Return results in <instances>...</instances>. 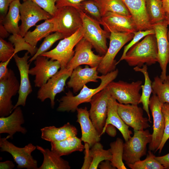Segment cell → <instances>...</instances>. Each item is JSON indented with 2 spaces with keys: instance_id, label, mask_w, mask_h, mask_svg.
I'll return each instance as SVG.
<instances>
[{
  "instance_id": "cell-19",
  "label": "cell",
  "mask_w": 169,
  "mask_h": 169,
  "mask_svg": "<svg viewBox=\"0 0 169 169\" xmlns=\"http://www.w3.org/2000/svg\"><path fill=\"white\" fill-rule=\"evenodd\" d=\"M117 111L125 124L134 130H144L150 126L148 118L144 117L143 110L138 105L118 103Z\"/></svg>"
},
{
  "instance_id": "cell-10",
  "label": "cell",
  "mask_w": 169,
  "mask_h": 169,
  "mask_svg": "<svg viewBox=\"0 0 169 169\" xmlns=\"http://www.w3.org/2000/svg\"><path fill=\"white\" fill-rule=\"evenodd\" d=\"M73 70L66 67L60 69L40 87L38 91L37 97L41 101L47 99L50 100L52 109L54 108L56 95L64 90L67 80L70 77Z\"/></svg>"
},
{
  "instance_id": "cell-48",
  "label": "cell",
  "mask_w": 169,
  "mask_h": 169,
  "mask_svg": "<svg viewBox=\"0 0 169 169\" xmlns=\"http://www.w3.org/2000/svg\"><path fill=\"white\" fill-rule=\"evenodd\" d=\"M12 59L0 63V79H3L8 75L9 69L7 66Z\"/></svg>"
},
{
  "instance_id": "cell-26",
  "label": "cell",
  "mask_w": 169,
  "mask_h": 169,
  "mask_svg": "<svg viewBox=\"0 0 169 169\" xmlns=\"http://www.w3.org/2000/svg\"><path fill=\"white\" fill-rule=\"evenodd\" d=\"M40 131L41 138L50 142L77 136L78 133L76 128L69 122L59 127L54 126L45 127Z\"/></svg>"
},
{
  "instance_id": "cell-51",
  "label": "cell",
  "mask_w": 169,
  "mask_h": 169,
  "mask_svg": "<svg viewBox=\"0 0 169 169\" xmlns=\"http://www.w3.org/2000/svg\"><path fill=\"white\" fill-rule=\"evenodd\" d=\"M15 166V164L11 161L7 160L0 162V169H12Z\"/></svg>"
},
{
  "instance_id": "cell-57",
  "label": "cell",
  "mask_w": 169,
  "mask_h": 169,
  "mask_svg": "<svg viewBox=\"0 0 169 169\" xmlns=\"http://www.w3.org/2000/svg\"><path fill=\"white\" fill-rule=\"evenodd\" d=\"M161 0L162 1L163 0Z\"/></svg>"
},
{
  "instance_id": "cell-22",
  "label": "cell",
  "mask_w": 169,
  "mask_h": 169,
  "mask_svg": "<svg viewBox=\"0 0 169 169\" xmlns=\"http://www.w3.org/2000/svg\"><path fill=\"white\" fill-rule=\"evenodd\" d=\"M76 121L80 124L81 130V139L84 143L89 144L90 148L95 143L99 142L100 136L90 117L87 108L78 107Z\"/></svg>"
},
{
  "instance_id": "cell-27",
  "label": "cell",
  "mask_w": 169,
  "mask_h": 169,
  "mask_svg": "<svg viewBox=\"0 0 169 169\" xmlns=\"http://www.w3.org/2000/svg\"><path fill=\"white\" fill-rule=\"evenodd\" d=\"M82 141L81 138L75 136L51 142V150L61 156L68 155L76 151L81 152L84 149V145Z\"/></svg>"
},
{
  "instance_id": "cell-41",
  "label": "cell",
  "mask_w": 169,
  "mask_h": 169,
  "mask_svg": "<svg viewBox=\"0 0 169 169\" xmlns=\"http://www.w3.org/2000/svg\"><path fill=\"white\" fill-rule=\"evenodd\" d=\"M134 36L131 42L124 47L122 55L119 60L117 62V64L123 60L126 54L131 47L146 35L151 34H155V32L154 29L152 28L145 30L138 31L134 33Z\"/></svg>"
},
{
  "instance_id": "cell-30",
  "label": "cell",
  "mask_w": 169,
  "mask_h": 169,
  "mask_svg": "<svg viewBox=\"0 0 169 169\" xmlns=\"http://www.w3.org/2000/svg\"><path fill=\"white\" fill-rule=\"evenodd\" d=\"M147 69V65L146 64L143 65L142 68L136 66L133 68L135 71L142 73L144 77V83L141 86L142 92L139 103L142 104L143 109L146 113L149 122L151 123L149 103L151 95L152 92V82L149 77Z\"/></svg>"
},
{
  "instance_id": "cell-6",
  "label": "cell",
  "mask_w": 169,
  "mask_h": 169,
  "mask_svg": "<svg viewBox=\"0 0 169 169\" xmlns=\"http://www.w3.org/2000/svg\"><path fill=\"white\" fill-rule=\"evenodd\" d=\"M134 36V33L128 32H112L109 37V46L103 56L97 67L99 73L105 75L115 69L117 62L115 58L121 48Z\"/></svg>"
},
{
  "instance_id": "cell-55",
  "label": "cell",
  "mask_w": 169,
  "mask_h": 169,
  "mask_svg": "<svg viewBox=\"0 0 169 169\" xmlns=\"http://www.w3.org/2000/svg\"><path fill=\"white\" fill-rule=\"evenodd\" d=\"M166 19L168 26V28L167 32V37L169 41V12L166 13Z\"/></svg>"
},
{
  "instance_id": "cell-23",
  "label": "cell",
  "mask_w": 169,
  "mask_h": 169,
  "mask_svg": "<svg viewBox=\"0 0 169 169\" xmlns=\"http://www.w3.org/2000/svg\"><path fill=\"white\" fill-rule=\"evenodd\" d=\"M24 122L22 110L20 106H18L9 115L0 117V134L7 133L11 139L17 132L25 134L27 130L21 126Z\"/></svg>"
},
{
  "instance_id": "cell-5",
  "label": "cell",
  "mask_w": 169,
  "mask_h": 169,
  "mask_svg": "<svg viewBox=\"0 0 169 169\" xmlns=\"http://www.w3.org/2000/svg\"><path fill=\"white\" fill-rule=\"evenodd\" d=\"M148 130H134V135L124 143L123 159L127 165L140 160L146 154V146L152 140Z\"/></svg>"
},
{
  "instance_id": "cell-39",
  "label": "cell",
  "mask_w": 169,
  "mask_h": 169,
  "mask_svg": "<svg viewBox=\"0 0 169 169\" xmlns=\"http://www.w3.org/2000/svg\"><path fill=\"white\" fill-rule=\"evenodd\" d=\"M8 40L13 44L15 54L21 51L27 50L33 57L38 49L37 47H33L26 42L23 37L19 34H12L9 37Z\"/></svg>"
},
{
  "instance_id": "cell-25",
  "label": "cell",
  "mask_w": 169,
  "mask_h": 169,
  "mask_svg": "<svg viewBox=\"0 0 169 169\" xmlns=\"http://www.w3.org/2000/svg\"><path fill=\"white\" fill-rule=\"evenodd\" d=\"M118 103L114 98L111 96L110 97L108 101L107 117L103 129L108 125H112L120 131L125 141H126L131 138L132 133L129 130V126L125 124L118 113Z\"/></svg>"
},
{
  "instance_id": "cell-1",
  "label": "cell",
  "mask_w": 169,
  "mask_h": 169,
  "mask_svg": "<svg viewBox=\"0 0 169 169\" xmlns=\"http://www.w3.org/2000/svg\"><path fill=\"white\" fill-rule=\"evenodd\" d=\"M119 73L118 69L109 72L105 75L99 76L100 84L95 89L89 88L86 85L80 90L79 93L74 96L72 92L69 90L65 95L59 100L57 111L59 112H75L78 106L81 104L90 102L93 96L103 89L113 81L117 77Z\"/></svg>"
},
{
  "instance_id": "cell-12",
  "label": "cell",
  "mask_w": 169,
  "mask_h": 169,
  "mask_svg": "<svg viewBox=\"0 0 169 169\" xmlns=\"http://www.w3.org/2000/svg\"><path fill=\"white\" fill-rule=\"evenodd\" d=\"M110 94L106 87L92 97L90 102L91 107L89 111L90 118L100 136L107 117L108 100Z\"/></svg>"
},
{
  "instance_id": "cell-46",
  "label": "cell",
  "mask_w": 169,
  "mask_h": 169,
  "mask_svg": "<svg viewBox=\"0 0 169 169\" xmlns=\"http://www.w3.org/2000/svg\"><path fill=\"white\" fill-rule=\"evenodd\" d=\"M85 0H58L56 5L57 8L64 6H70L79 10L80 3Z\"/></svg>"
},
{
  "instance_id": "cell-24",
  "label": "cell",
  "mask_w": 169,
  "mask_h": 169,
  "mask_svg": "<svg viewBox=\"0 0 169 169\" xmlns=\"http://www.w3.org/2000/svg\"><path fill=\"white\" fill-rule=\"evenodd\" d=\"M132 17L137 30L153 28L149 23L146 8V0H122Z\"/></svg>"
},
{
  "instance_id": "cell-33",
  "label": "cell",
  "mask_w": 169,
  "mask_h": 169,
  "mask_svg": "<svg viewBox=\"0 0 169 169\" xmlns=\"http://www.w3.org/2000/svg\"><path fill=\"white\" fill-rule=\"evenodd\" d=\"M98 6L102 16L108 12L126 16L131 15L122 0H94Z\"/></svg>"
},
{
  "instance_id": "cell-36",
  "label": "cell",
  "mask_w": 169,
  "mask_h": 169,
  "mask_svg": "<svg viewBox=\"0 0 169 169\" xmlns=\"http://www.w3.org/2000/svg\"><path fill=\"white\" fill-rule=\"evenodd\" d=\"M92 161L90 169H97L99 164L105 160L111 161L112 155L110 149L105 150L100 142L95 143L90 149Z\"/></svg>"
},
{
  "instance_id": "cell-2",
  "label": "cell",
  "mask_w": 169,
  "mask_h": 169,
  "mask_svg": "<svg viewBox=\"0 0 169 169\" xmlns=\"http://www.w3.org/2000/svg\"><path fill=\"white\" fill-rule=\"evenodd\" d=\"M131 66L142 67L150 66L158 62V48L155 34L146 35L141 41L131 47L123 60Z\"/></svg>"
},
{
  "instance_id": "cell-3",
  "label": "cell",
  "mask_w": 169,
  "mask_h": 169,
  "mask_svg": "<svg viewBox=\"0 0 169 169\" xmlns=\"http://www.w3.org/2000/svg\"><path fill=\"white\" fill-rule=\"evenodd\" d=\"M50 20L53 25V32L60 33L64 38L73 34L83 25L79 10L70 6L58 8Z\"/></svg>"
},
{
  "instance_id": "cell-14",
  "label": "cell",
  "mask_w": 169,
  "mask_h": 169,
  "mask_svg": "<svg viewBox=\"0 0 169 169\" xmlns=\"http://www.w3.org/2000/svg\"><path fill=\"white\" fill-rule=\"evenodd\" d=\"M91 43L83 38L75 46L74 55L66 67L74 70L81 65H88L91 68L97 67L103 56L95 54Z\"/></svg>"
},
{
  "instance_id": "cell-49",
  "label": "cell",
  "mask_w": 169,
  "mask_h": 169,
  "mask_svg": "<svg viewBox=\"0 0 169 169\" xmlns=\"http://www.w3.org/2000/svg\"><path fill=\"white\" fill-rule=\"evenodd\" d=\"M155 158L164 167V169H168L169 168V153L162 156H155Z\"/></svg>"
},
{
  "instance_id": "cell-45",
  "label": "cell",
  "mask_w": 169,
  "mask_h": 169,
  "mask_svg": "<svg viewBox=\"0 0 169 169\" xmlns=\"http://www.w3.org/2000/svg\"><path fill=\"white\" fill-rule=\"evenodd\" d=\"M84 143V161L81 169H90L92 161V158L90 153V147L89 144L86 142Z\"/></svg>"
},
{
  "instance_id": "cell-54",
  "label": "cell",
  "mask_w": 169,
  "mask_h": 169,
  "mask_svg": "<svg viewBox=\"0 0 169 169\" xmlns=\"http://www.w3.org/2000/svg\"><path fill=\"white\" fill-rule=\"evenodd\" d=\"M163 9L166 13L169 12V0L162 1Z\"/></svg>"
},
{
  "instance_id": "cell-29",
  "label": "cell",
  "mask_w": 169,
  "mask_h": 169,
  "mask_svg": "<svg viewBox=\"0 0 169 169\" xmlns=\"http://www.w3.org/2000/svg\"><path fill=\"white\" fill-rule=\"evenodd\" d=\"M36 149L43 155V163L38 169H69V162L51 150L36 146Z\"/></svg>"
},
{
  "instance_id": "cell-34",
  "label": "cell",
  "mask_w": 169,
  "mask_h": 169,
  "mask_svg": "<svg viewBox=\"0 0 169 169\" xmlns=\"http://www.w3.org/2000/svg\"><path fill=\"white\" fill-rule=\"evenodd\" d=\"M152 82V93L155 94L162 103H169V75L162 80L157 76Z\"/></svg>"
},
{
  "instance_id": "cell-52",
  "label": "cell",
  "mask_w": 169,
  "mask_h": 169,
  "mask_svg": "<svg viewBox=\"0 0 169 169\" xmlns=\"http://www.w3.org/2000/svg\"><path fill=\"white\" fill-rule=\"evenodd\" d=\"M98 167L100 169H116L112 165L110 161L109 160H105V161H101L99 164Z\"/></svg>"
},
{
  "instance_id": "cell-15",
  "label": "cell",
  "mask_w": 169,
  "mask_h": 169,
  "mask_svg": "<svg viewBox=\"0 0 169 169\" xmlns=\"http://www.w3.org/2000/svg\"><path fill=\"white\" fill-rule=\"evenodd\" d=\"M152 94L150 99L149 108L153 119V131L152 140L149 144V149L156 152L162 139L165 120L161 110L163 103L159 100L155 94Z\"/></svg>"
},
{
  "instance_id": "cell-28",
  "label": "cell",
  "mask_w": 169,
  "mask_h": 169,
  "mask_svg": "<svg viewBox=\"0 0 169 169\" xmlns=\"http://www.w3.org/2000/svg\"><path fill=\"white\" fill-rule=\"evenodd\" d=\"M21 3L19 0H14L10 4L8 13L0 22L7 31L12 34H19L18 22L21 20L20 8Z\"/></svg>"
},
{
  "instance_id": "cell-4",
  "label": "cell",
  "mask_w": 169,
  "mask_h": 169,
  "mask_svg": "<svg viewBox=\"0 0 169 169\" xmlns=\"http://www.w3.org/2000/svg\"><path fill=\"white\" fill-rule=\"evenodd\" d=\"M83 21V37L89 42L100 55L104 56L108 49L107 39L110 34L103 29L100 23L82 11L79 10Z\"/></svg>"
},
{
  "instance_id": "cell-7",
  "label": "cell",
  "mask_w": 169,
  "mask_h": 169,
  "mask_svg": "<svg viewBox=\"0 0 169 169\" xmlns=\"http://www.w3.org/2000/svg\"><path fill=\"white\" fill-rule=\"evenodd\" d=\"M9 135L0 138V150L11 154L14 161L17 164L18 169H38L37 161L31 155L36 148V146L29 143L23 147H18L8 140Z\"/></svg>"
},
{
  "instance_id": "cell-9",
  "label": "cell",
  "mask_w": 169,
  "mask_h": 169,
  "mask_svg": "<svg viewBox=\"0 0 169 169\" xmlns=\"http://www.w3.org/2000/svg\"><path fill=\"white\" fill-rule=\"evenodd\" d=\"M142 81L138 80L128 83L122 80L110 82L106 88L111 96L119 103L138 105L141 94Z\"/></svg>"
},
{
  "instance_id": "cell-47",
  "label": "cell",
  "mask_w": 169,
  "mask_h": 169,
  "mask_svg": "<svg viewBox=\"0 0 169 169\" xmlns=\"http://www.w3.org/2000/svg\"><path fill=\"white\" fill-rule=\"evenodd\" d=\"M14 0H0V21L7 15L10 4Z\"/></svg>"
},
{
  "instance_id": "cell-16",
  "label": "cell",
  "mask_w": 169,
  "mask_h": 169,
  "mask_svg": "<svg viewBox=\"0 0 169 169\" xmlns=\"http://www.w3.org/2000/svg\"><path fill=\"white\" fill-rule=\"evenodd\" d=\"M49 59L44 56H38L34 60L35 66L29 70V74L35 76L34 82L36 87H41L61 68L58 61Z\"/></svg>"
},
{
  "instance_id": "cell-53",
  "label": "cell",
  "mask_w": 169,
  "mask_h": 169,
  "mask_svg": "<svg viewBox=\"0 0 169 169\" xmlns=\"http://www.w3.org/2000/svg\"><path fill=\"white\" fill-rule=\"evenodd\" d=\"M9 33L4 27L2 23L0 24V37L4 38L7 37L9 35Z\"/></svg>"
},
{
  "instance_id": "cell-42",
  "label": "cell",
  "mask_w": 169,
  "mask_h": 169,
  "mask_svg": "<svg viewBox=\"0 0 169 169\" xmlns=\"http://www.w3.org/2000/svg\"><path fill=\"white\" fill-rule=\"evenodd\" d=\"M15 54V48L13 44L0 37V61H6L13 57Z\"/></svg>"
},
{
  "instance_id": "cell-58",
  "label": "cell",
  "mask_w": 169,
  "mask_h": 169,
  "mask_svg": "<svg viewBox=\"0 0 169 169\" xmlns=\"http://www.w3.org/2000/svg\"><path fill=\"white\" fill-rule=\"evenodd\" d=\"M168 169H169V168H168Z\"/></svg>"
},
{
  "instance_id": "cell-18",
  "label": "cell",
  "mask_w": 169,
  "mask_h": 169,
  "mask_svg": "<svg viewBox=\"0 0 169 169\" xmlns=\"http://www.w3.org/2000/svg\"><path fill=\"white\" fill-rule=\"evenodd\" d=\"M104 29L108 33L128 32L134 33L138 31L131 15L126 16L108 12L102 16L100 22Z\"/></svg>"
},
{
  "instance_id": "cell-17",
  "label": "cell",
  "mask_w": 169,
  "mask_h": 169,
  "mask_svg": "<svg viewBox=\"0 0 169 169\" xmlns=\"http://www.w3.org/2000/svg\"><path fill=\"white\" fill-rule=\"evenodd\" d=\"M168 24L166 19L152 26L155 32L158 48V62L161 70L160 78L164 80L169 63V41L167 37Z\"/></svg>"
},
{
  "instance_id": "cell-50",
  "label": "cell",
  "mask_w": 169,
  "mask_h": 169,
  "mask_svg": "<svg viewBox=\"0 0 169 169\" xmlns=\"http://www.w3.org/2000/svg\"><path fill=\"white\" fill-rule=\"evenodd\" d=\"M105 132H106L110 136L115 137L116 135V127L112 125L109 124L103 129L102 132V134Z\"/></svg>"
},
{
  "instance_id": "cell-32",
  "label": "cell",
  "mask_w": 169,
  "mask_h": 169,
  "mask_svg": "<svg viewBox=\"0 0 169 169\" xmlns=\"http://www.w3.org/2000/svg\"><path fill=\"white\" fill-rule=\"evenodd\" d=\"M146 8L150 23L152 26L166 19L162 1L146 0Z\"/></svg>"
},
{
  "instance_id": "cell-44",
  "label": "cell",
  "mask_w": 169,
  "mask_h": 169,
  "mask_svg": "<svg viewBox=\"0 0 169 169\" xmlns=\"http://www.w3.org/2000/svg\"><path fill=\"white\" fill-rule=\"evenodd\" d=\"M35 3L39 7L54 16L58 8L56 3L58 0H29Z\"/></svg>"
},
{
  "instance_id": "cell-37",
  "label": "cell",
  "mask_w": 169,
  "mask_h": 169,
  "mask_svg": "<svg viewBox=\"0 0 169 169\" xmlns=\"http://www.w3.org/2000/svg\"><path fill=\"white\" fill-rule=\"evenodd\" d=\"M155 156L151 151H148V154L144 160H141L133 164L127 165L132 169H163L164 167L155 158Z\"/></svg>"
},
{
  "instance_id": "cell-56",
  "label": "cell",
  "mask_w": 169,
  "mask_h": 169,
  "mask_svg": "<svg viewBox=\"0 0 169 169\" xmlns=\"http://www.w3.org/2000/svg\"><path fill=\"white\" fill-rule=\"evenodd\" d=\"M23 0V1H26V0Z\"/></svg>"
},
{
  "instance_id": "cell-43",
  "label": "cell",
  "mask_w": 169,
  "mask_h": 169,
  "mask_svg": "<svg viewBox=\"0 0 169 169\" xmlns=\"http://www.w3.org/2000/svg\"><path fill=\"white\" fill-rule=\"evenodd\" d=\"M162 111L164 117L165 125L164 134L161 142L157 149L160 153L166 143L169 139V103H163L162 106Z\"/></svg>"
},
{
  "instance_id": "cell-13",
  "label": "cell",
  "mask_w": 169,
  "mask_h": 169,
  "mask_svg": "<svg viewBox=\"0 0 169 169\" xmlns=\"http://www.w3.org/2000/svg\"><path fill=\"white\" fill-rule=\"evenodd\" d=\"M21 23L19 26V35L23 37L28 30L42 20L50 19L52 16L29 0H26L21 3L20 8Z\"/></svg>"
},
{
  "instance_id": "cell-38",
  "label": "cell",
  "mask_w": 169,
  "mask_h": 169,
  "mask_svg": "<svg viewBox=\"0 0 169 169\" xmlns=\"http://www.w3.org/2000/svg\"><path fill=\"white\" fill-rule=\"evenodd\" d=\"M64 38L63 35L57 32L48 35L44 38L36 54L29 59L28 62L31 63L38 56L47 51L56 42Z\"/></svg>"
},
{
  "instance_id": "cell-31",
  "label": "cell",
  "mask_w": 169,
  "mask_h": 169,
  "mask_svg": "<svg viewBox=\"0 0 169 169\" xmlns=\"http://www.w3.org/2000/svg\"><path fill=\"white\" fill-rule=\"evenodd\" d=\"M53 25L50 19L46 20L43 23L36 26L33 31L27 32L23 38L32 47L36 48L38 42L53 32Z\"/></svg>"
},
{
  "instance_id": "cell-21",
  "label": "cell",
  "mask_w": 169,
  "mask_h": 169,
  "mask_svg": "<svg viewBox=\"0 0 169 169\" xmlns=\"http://www.w3.org/2000/svg\"><path fill=\"white\" fill-rule=\"evenodd\" d=\"M97 67H89L86 65L84 68L80 66L74 69L67 83L69 88H72L76 93L83 88L84 85L90 82H97L99 79Z\"/></svg>"
},
{
  "instance_id": "cell-11",
  "label": "cell",
  "mask_w": 169,
  "mask_h": 169,
  "mask_svg": "<svg viewBox=\"0 0 169 169\" xmlns=\"http://www.w3.org/2000/svg\"><path fill=\"white\" fill-rule=\"evenodd\" d=\"M20 83L14 72L9 69L8 75L0 79V117L9 115L14 105L12 104V97L18 93Z\"/></svg>"
},
{
  "instance_id": "cell-8",
  "label": "cell",
  "mask_w": 169,
  "mask_h": 169,
  "mask_svg": "<svg viewBox=\"0 0 169 169\" xmlns=\"http://www.w3.org/2000/svg\"><path fill=\"white\" fill-rule=\"evenodd\" d=\"M83 38L82 27L71 36L61 40L54 48L43 53L41 55L58 61L60 64V68H66L74 55V48Z\"/></svg>"
},
{
  "instance_id": "cell-35",
  "label": "cell",
  "mask_w": 169,
  "mask_h": 169,
  "mask_svg": "<svg viewBox=\"0 0 169 169\" xmlns=\"http://www.w3.org/2000/svg\"><path fill=\"white\" fill-rule=\"evenodd\" d=\"M124 143L120 138L110 144V150L112 155L110 162L112 165L118 169H126L123 163V156Z\"/></svg>"
},
{
  "instance_id": "cell-20",
  "label": "cell",
  "mask_w": 169,
  "mask_h": 169,
  "mask_svg": "<svg viewBox=\"0 0 169 169\" xmlns=\"http://www.w3.org/2000/svg\"><path fill=\"white\" fill-rule=\"evenodd\" d=\"M29 53L27 52L22 57H19L17 54L13 56L20 75L18 97L13 110L20 105L24 106L28 96L32 92V87L29 78L30 64H28V60L30 57L28 55Z\"/></svg>"
},
{
  "instance_id": "cell-40",
  "label": "cell",
  "mask_w": 169,
  "mask_h": 169,
  "mask_svg": "<svg viewBox=\"0 0 169 169\" xmlns=\"http://www.w3.org/2000/svg\"><path fill=\"white\" fill-rule=\"evenodd\" d=\"M79 10L82 11L99 23L102 17L100 9L94 0H85L82 2Z\"/></svg>"
}]
</instances>
